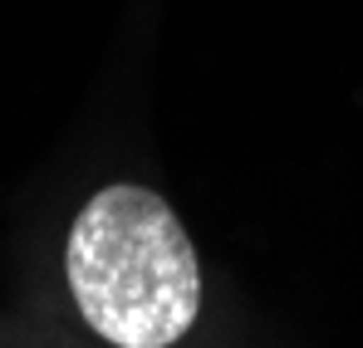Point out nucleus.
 Listing matches in <instances>:
<instances>
[{
	"instance_id": "f257e3e1",
	"label": "nucleus",
	"mask_w": 363,
	"mask_h": 348,
	"mask_svg": "<svg viewBox=\"0 0 363 348\" xmlns=\"http://www.w3.org/2000/svg\"><path fill=\"white\" fill-rule=\"evenodd\" d=\"M64 270L89 329L118 348H167L196 324V250L147 186H104L69 231Z\"/></svg>"
}]
</instances>
